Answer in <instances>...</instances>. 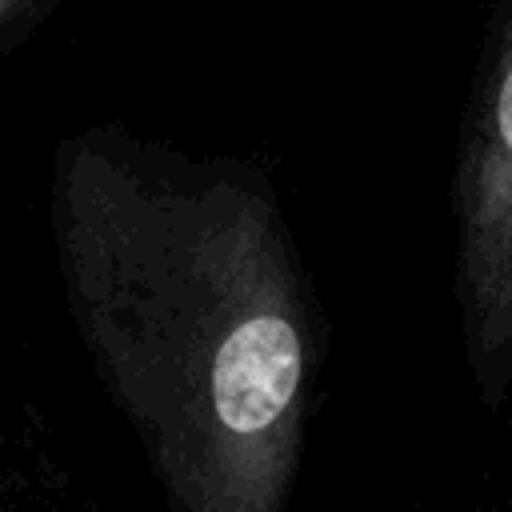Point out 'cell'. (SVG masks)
I'll use <instances>...</instances> for the list:
<instances>
[{
    "mask_svg": "<svg viewBox=\"0 0 512 512\" xmlns=\"http://www.w3.org/2000/svg\"><path fill=\"white\" fill-rule=\"evenodd\" d=\"M68 320L172 512H284L328 352L272 172L96 120L56 140Z\"/></svg>",
    "mask_w": 512,
    "mask_h": 512,
    "instance_id": "6da1fadb",
    "label": "cell"
},
{
    "mask_svg": "<svg viewBox=\"0 0 512 512\" xmlns=\"http://www.w3.org/2000/svg\"><path fill=\"white\" fill-rule=\"evenodd\" d=\"M56 8L60 0H0V60L28 44Z\"/></svg>",
    "mask_w": 512,
    "mask_h": 512,
    "instance_id": "3957f363",
    "label": "cell"
},
{
    "mask_svg": "<svg viewBox=\"0 0 512 512\" xmlns=\"http://www.w3.org/2000/svg\"><path fill=\"white\" fill-rule=\"evenodd\" d=\"M508 512H512V508H508Z\"/></svg>",
    "mask_w": 512,
    "mask_h": 512,
    "instance_id": "5b68a950",
    "label": "cell"
},
{
    "mask_svg": "<svg viewBox=\"0 0 512 512\" xmlns=\"http://www.w3.org/2000/svg\"><path fill=\"white\" fill-rule=\"evenodd\" d=\"M8 496H12V492H8V484H4V472H0V512H8Z\"/></svg>",
    "mask_w": 512,
    "mask_h": 512,
    "instance_id": "277c9868",
    "label": "cell"
},
{
    "mask_svg": "<svg viewBox=\"0 0 512 512\" xmlns=\"http://www.w3.org/2000/svg\"><path fill=\"white\" fill-rule=\"evenodd\" d=\"M452 296L476 396H512V0H492L452 160Z\"/></svg>",
    "mask_w": 512,
    "mask_h": 512,
    "instance_id": "7a4b0ae2",
    "label": "cell"
}]
</instances>
